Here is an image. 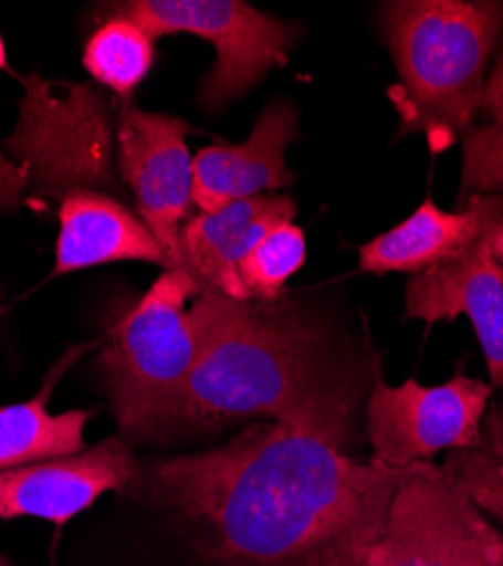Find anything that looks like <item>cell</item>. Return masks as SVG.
<instances>
[{
    "mask_svg": "<svg viewBox=\"0 0 503 566\" xmlns=\"http://www.w3.org/2000/svg\"><path fill=\"white\" fill-rule=\"evenodd\" d=\"M490 233L459 259L410 279L406 317L431 326L465 315L483 349L490 386L496 390L503 388V265L492 254Z\"/></svg>",
    "mask_w": 503,
    "mask_h": 566,
    "instance_id": "cell-10",
    "label": "cell"
},
{
    "mask_svg": "<svg viewBox=\"0 0 503 566\" xmlns=\"http://www.w3.org/2000/svg\"><path fill=\"white\" fill-rule=\"evenodd\" d=\"M191 313L200 356L170 427L222 429L270 417L343 453L356 447L377 360L284 297L239 302L202 289Z\"/></svg>",
    "mask_w": 503,
    "mask_h": 566,
    "instance_id": "cell-2",
    "label": "cell"
},
{
    "mask_svg": "<svg viewBox=\"0 0 503 566\" xmlns=\"http://www.w3.org/2000/svg\"><path fill=\"white\" fill-rule=\"evenodd\" d=\"M297 205L291 196H256L211 213L193 216L179 233L181 270L205 289L250 302L239 268L245 256L284 222H293Z\"/></svg>",
    "mask_w": 503,
    "mask_h": 566,
    "instance_id": "cell-12",
    "label": "cell"
},
{
    "mask_svg": "<svg viewBox=\"0 0 503 566\" xmlns=\"http://www.w3.org/2000/svg\"><path fill=\"white\" fill-rule=\"evenodd\" d=\"M360 566H503V528L442 467L420 462L397 488L386 533Z\"/></svg>",
    "mask_w": 503,
    "mask_h": 566,
    "instance_id": "cell-6",
    "label": "cell"
},
{
    "mask_svg": "<svg viewBox=\"0 0 503 566\" xmlns=\"http://www.w3.org/2000/svg\"><path fill=\"white\" fill-rule=\"evenodd\" d=\"M490 248H492L494 259L503 265V220L490 233Z\"/></svg>",
    "mask_w": 503,
    "mask_h": 566,
    "instance_id": "cell-22",
    "label": "cell"
},
{
    "mask_svg": "<svg viewBox=\"0 0 503 566\" xmlns=\"http://www.w3.org/2000/svg\"><path fill=\"white\" fill-rule=\"evenodd\" d=\"M77 354L80 349H73V354L51 371L34 399L0 408V471L84 451V423L91 419V412L69 410L51 415L45 408L64 367L73 363Z\"/></svg>",
    "mask_w": 503,
    "mask_h": 566,
    "instance_id": "cell-15",
    "label": "cell"
},
{
    "mask_svg": "<svg viewBox=\"0 0 503 566\" xmlns=\"http://www.w3.org/2000/svg\"><path fill=\"white\" fill-rule=\"evenodd\" d=\"M193 125L127 105L118 125V166L136 209L157 243L181 270L179 233L193 216V155L187 136Z\"/></svg>",
    "mask_w": 503,
    "mask_h": 566,
    "instance_id": "cell-8",
    "label": "cell"
},
{
    "mask_svg": "<svg viewBox=\"0 0 503 566\" xmlns=\"http://www.w3.org/2000/svg\"><path fill=\"white\" fill-rule=\"evenodd\" d=\"M463 175L459 209L476 196H503V45L485 80L476 125L461 138Z\"/></svg>",
    "mask_w": 503,
    "mask_h": 566,
    "instance_id": "cell-17",
    "label": "cell"
},
{
    "mask_svg": "<svg viewBox=\"0 0 503 566\" xmlns=\"http://www.w3.org/2000/svg\"><path fill=\"white\" fill-rule=\"evenodd\" d=\"M202 289L187 270H164L112 326L98 365L123 431L170 427L200 356V328L187 304Z\"/></svg>",
    "mask_w": 503,
    "mask_h": 566,
    "instance_id": "cell-4",
    "label": "cell"
},
{
    "mask_svg": "<svg viewBox=\"0 0 503 566\" xmlns=\"http://www.w3.org/2000/svg\"><path fill=\"white\" fill-rule=\"evenodd\" d=\"M503 220V196H476L459 211H442L431 198L420 209L358 248V268L368 274H418L459 259Z\"/></svg>",
    "mask_w": 503,
    "mask_h": 566,
    "instance_id": "cell-13",
    "label": "cell"
},
{
    "mask_svg": "<svg viewBox=\"0 0 503 566\" xmlns=\"http://www.w3.org/2000/svg\"><path fill=\"white\" fill-rule=\"evenodd\" d=\"M413 467L358 462L272 421L153 460L132 485L172 514L209 566H360Z\"/></svg>",
    "mask_w": 503,
    "mask_h": 566,
    "instance_id": "cell-1",
    "label": "cell"
},
{
    "mask_svg": "<svg viewBox=\"0 0 503 566\" xmlns=\"http://www.w3.org/2000/svg\"><path fill=\"white\" fill-rule=\"evenodd\" d=\"M306 261V235L302 227L284 222L274 227L265 239L245 256L239 268L243 286L252 300H282L286 281Z\"/></svg>",
    "mask_w": 503,
    "mask_h": 566,
    "instance_id": "cell-18",
    "label": "cell"
},
{
    "mask_svg": "<svg viewBox=\"0 0 503 566\" xmlns=\"http://www.w3.org/2000/svg\"><path fill=\"white\" fill-rule=\"evenodd\" d=\"M0 566H10V564L6 562V557H3V555H0Z\"/></svg>",
    "mask_w": 503,
    "mask_h": 566,
    "instance_id": "cell-24",
    "label": "cell"
},
{
    "mask_svg": "<svg viewBox=\"0 0 503 566\" xmlns=\"http://www.w3.org/2000/svg\"><path fill=\"white\" fill-rule=\"evenodd\" d=\"M440 467L496 526H503V474L479 449L449 451Z\"/></svg>",
    "mask_w": 503,
    "mask_h": 566,
    "instance_id": "cell-19",
    "label": "cell"
},
{
    "mask_svg": "<svg viewBox=\"0 0 503 566\" xmlns=\"http://www.w3.org/2000/svg\"><path fill=\"white\" fill-rule=\"evenodd\" d=\"M118 261H144L177 270L153 231L107 193L71 191L60 207L53 276Z\"/></svg>",
    "mask_w": 503,
    "mask_h": 566,
    "instance_id": "cell-14",
    "label": "cell"
},
{
    "mask_svg": "<svg viewBox=\"0 0 503 566\" xmlns=\"http://www.w3.org/2000/svg\"><path fill=\"white\" fill-rule=\"evenodd\" d=\"M300 138V114L291 101H272L243 144H213L193 157V205L200 213L232 202L272 196L295 184L286 153Z\"/></svg>",
    "mask_w": 503,
    "mask_h": 566,
    "instance_id": "cell-11",
    "label": "cell"
},
{
    "mask_svg": "<svg viewBox=\"0 0 503 566\" xmlns=\"http://www.w3.org/2000/svg\"><path fill=\"white\" fill-rule=\"evenodd\" d=\"M101 14L139 23L153 39L185 32L209 41L216 62L198 93L209 116L239 101L272 69L286 66L302 36L297 23L265 14L243 0H125L105 6Z\"/></svg>",
    "mask_w": 503,
    "mask_h": 566,
    "instance_id": "cell-5",
    "label": "cell"
},
{
    "mask_svg": "<svg viewBox=\"0 0 503 566\" xmlns=\"http://www.w3.org/2000/svg\"><path fill=\"white\" fill-rule=\"evenodd\" d=\"M136 474L139 464L118 438L75 455L0 471V518L34 516L62 526L105 492L132 485Z\"/></svg>",
    "mask_w": 503,
    "mask_h": 566,
    "instance_id": "cell-9",
    "label": "cell"
},
{
    "mask_svg": "<svg viewBox=\"0 0 503 566\" xmlns=\"http://www.w3.org/2000/svg\"><path fill=\"white\" fill-rule=\"evenodd\" d=\"M82 64L96 82L129 101L155 64V39L139 23L105 17L86 39Z\"/></svg>",
    "mask_w": 503,
    "mask_h": 566,
    "instance_id": "cell-16",
    "label": "cell"
},
{
    "mask_svg": "<svg viewBox=\"0 0 503 566\" xmlns=\"http://www.w3.org/2000/svg\"><path fill=\"white\" fill-rule=\"evenodd\" d=\"M28 188V170L0 153V213L14 211Z\"/></svg>",
    "mask_w": 503,
    "mask_h": 566,
    "instance_id": "cell-21",
    "label": "cell"
},
{
    "mask_svg": "<svg viewBox=\"0 0 503 566\" xmlns=\"http://www.w3.org/2000/svg\"><path fill=\"white\" fill-rule=\"evenodd\" d=\"M8 69V51H6V43L3 36H0V71Z\"/></svg>",
    "mask_w": 503,
    "mask_h": 566,
    "instance_id": "cell-23",
    "label": "cell"
},
{
    "mask_svg": "<svg viewBox=\"0 0 503 566\" xmlns=\"http://www.w3.org/2000/svg\"><path fill=\"white\" fill-rule=\"evenodd\" d=\"M492 392L490 384L470 379L463 369L440 386H422L416 379L388 386L377 367L365 401V433L375 451L373 460L408 469L431 462L444 449H476Z\"/></svg>",
    "mask_w": 503,
    "mask_h": 566,
    "instance_id": "cell-7",
    "label": "cell"
},
{
    "mask_svg": "<svg viewBox=\"0 0 503 566\" xmlns=\"http://www.w3.org/2000/svg\"><path fill=\"white\" fill-rule=\"evenodd\" d=\"M379 28L399 82L388 88L397 136L425 134L440 155L479 120L488 64L503 45V3L494 0H397Z\"/></svg>",
    "mask_w": 503,
    "mask_h": 566,
    "instance_id": "cell-3",
    "label": "cell"
},
{
    "mask_svg": "<svg viewBox=\"0 0 503 566\" xmlns=\"http://www.w3.org/2000/svg\"><path fill=\"white\" fill-rule=\"evenodd\" d=\"M476 449L503 474V397L488 406L481 423V444Z\"/></svg>",
    "mask_w": 503,
    "mask_h": 566,
    "instance_id": "cell-20",
    "label": "cell"
}]
</instances>
